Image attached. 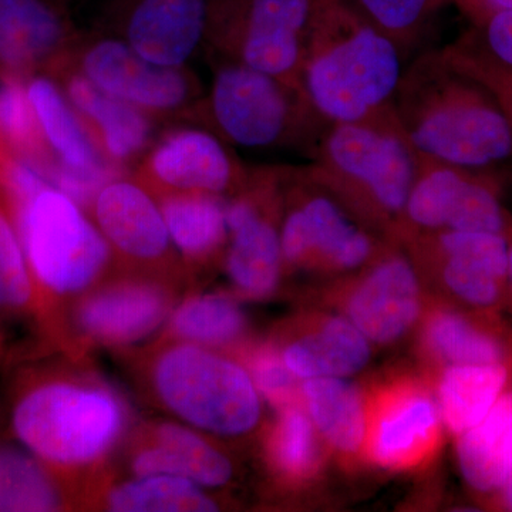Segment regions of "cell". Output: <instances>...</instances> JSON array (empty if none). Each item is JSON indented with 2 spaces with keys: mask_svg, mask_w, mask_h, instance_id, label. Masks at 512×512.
Instances as JSON below:
<instances>
[{
  "mask_svg": "<svg viewBox=\"0 0 512 512\" xmlns=\"http://www.w3.org/2000/svg\"><path fill=\"white\" fill-rule=\"evenodd\" d=\"M392 106L420 156L485 173L512 163V128L500 104L443 49L404 67Z\"/></svg>",
  "mask_w": 512,
  "mask_h": 512,
  "instance_id": "obj_1",
  "label": "cell"
},
{
  "mask_svg": "<svg viewBox=\"0 0 512 512\" xmlns=\"http://www.w3.org/2000/svg\"><path fill=\"white\" fill-rule=\"evenodd\" d=\"M404 57L355 0H316L303 55V93L328 123L372 119L392 107Z\"/></svg>",
  "mask_w": 512,
  "mask_h": 512,
  "instance_id": "obj_2",
  "label": "cell"
},
{
  "mask_svg": "<svg viewBox=\"0 0 512 512\" xmlns=\"http://www.w3.org/2000/svg\"><path fill=\"white\" fill-rule=\"evenodd\" d=\"M10 430L63 478L109 456L127 427L120 394L93 377L30 367L16 377Z\"/></svg>",
  "mask_w": 512,
  "mask_h": 512,
  "instance_id": "obj_3",
  "label": "cell"
},
{
  "mask_svg": "<svg viewBox=\"0 0 512 512\" xmlns=\"http://www.w3.org/2000/svg\"><path fill=\"white\" fill-rule=\"evenodd\" d=\"M309 157L315 174L353 210L380 224L403 220L420 157L393 106L372 119L330 123Z\"/></svg>",
  "mask_w": 512,
  "mask_h": 512,
  "instance_id": "obj_4",
  "label": "cell"
},
{
  "mask_svg": "<svg viewBox=\"0 0 512 512\" xmlns=\"http://www.w3.org/2000/svg\"><path fill=\"white\" fill-rule=\"evenodd\" d=\"M8 208L50 329H56V303L99 284L113 262V249L86 210L55 185Z\"/></svg>",
  "mask_w": 512,
  "mask_h": 512,
  "instance_id": "obj_5",
  "label": "cell"
},
{
  "mask_svg": "<svg viewBox=\"0 0 512 512\" xmlns=\"http://www.w3.org/2000/svg\"><path fill=\"white\" fill-rule=\"evenodd\" d=\"M150 383L158 402L188 426L244 436L261 419V397L244 366L214 349L178 342L154 357Z\"/></svg>",
  "mask_w": 512,
  "mask_h": 512,
  "instance_id": "obj_6",
  "label": "cell"
},
{
  "mask_svg": "<svg viewBox=\"0 0 512 512\" xmlns=\"http://www.w3.org/2000/svg\"><path fill=\"white\" fill-rule=\"evenodd\" d=\"M208 113L225 143L255 150L302 147L309 156L330 124L299 87L231 60L215 70Z\"/></svg>",
  "mask_w": 512,
  "mask_h": 512,
  "instance_id": "obj_7",
  "label": "cell"
},
{
  "mask_svg": "<svg viewBox=\"0 0 512 512\" xmlns=\"http://www.w3.org/2000/svg\"><path fill=\"white\" fill-rule=\"evenodd\" d=\"M316 0H220L210 45L231 60L301 86Z\"/></svg>",
  "mask_w": 512,
  "mask_h": 512,
  "instance_id": "obj_8",
  "label": "cell"
},
{
  "mask_svg": "<svg viewBox=\"0 0 512 512\" xmlns=\"http://www.w3.org/2000/svg\"><path fill=\"white\" fill-rule=\"evenodd\" d=\"M285 174L293 201L279 229L284 264L340 271L365 265L375 252L373 239L349 217L343 201L311 164Z\"/></svg>",
  "mask_w": 512,
  "mask_h": 512,
  "instance_id": "obj_9",
  "label": "cell"
},
{
  "mask_svg": "<svg viewBox=\"0 0 512 512\" xmlns=\"http://www.w3.org/2000/svg\"><path fill=\"white\" fill-rule=\"evenodd\" d=\"M400 227L420 232L480 231L507 235V214L494 173L420 156Z\"/></svg>",
  "mask_w": 512,
  "mask_h": 512,
  "instance_id": "obj_10",
  "label": "cell"
},
{
  "mask_svg": "<svg viewBox=\"0 0 512 512\" xmlns=\"http://www.w3.org/2000/svg\"><path fill=\"white\" fill-rule=\"evenodd\" d=\"M84 46L77 72L150 116L180 110L197 96V83L184 67L150 62L119 36H101Z\"/></svg>",
  "mask_w": 512,
  "mask_h": 512,
  "instance_id": "obj_11",
  "label": "cell"
},
{
  "mask_svg": "<svg viewBox=\"0 0 512 512\" xmlns=\"http://www.w3.org/2000/svg\"><path fill=\"white\" fill-rule=\"evenodd\" d=\"M220 0H114L111 6L120 39L150 62L184 67L210 42Z\"/></svg>",
  "mask_w": 512,
  "mask_h": 512,
  "instance_id": "obj_12",
  "label": "cell"
},
{
  "mask_svg": "<svg viewBox=\"0 0 512 512\" xmlns=\"http://www.w3.org/2000/svg\"><path fill=\"white\" fill-rule=\"evenodd\" d=\"M173 292L156 279H121L94 286L74 303L79 336L104 348H124L156 333L173 312Z\"/></svg>",
  "mask_w": 512,
  "mask_h": 512,
  "instance_id": "obj_13",
  "label": "cell"
},
{
  "mask_svg": "<svg viewBox=\"0 0 512 512\" xmlns=\"http://www.w3.org/2000/svg\"><path fill=\"white\" fill-rule=\"evenodd\" d=\"M252 185L227 204V271L238 292L264 299L278 288L284 265L279 229L266 208L276 188L275 171L252 175Z\"/></svg>",
  "mask_w": 512,
  "mask_h": 512,
  "instance_id": "obj_14",
  "label": "cell"
},
{
  "mask_svg": "<svg viewBox=\"0 0 512 512\" xmlns=\"http://www.w3.org/2000/svg\"><path fill=\"white\" fill-rule=\"evenodd\" d=\"M249 178L225 141L200 128H178L165 134L148 153L138 175L156 195L204 192L220 197L244 187Z\"/></svg>",
  "mask_w": 512,
  "mask_h": 512,
  "instance_id": "obj_15",
  "label": "cell"
},
{
  "mask_svg": "<svg viewBox=\"0 0 512 512\" xmlns=\"http://www.w3.org/2000/svg\"><path fill=\"white\" fill-rule=\"evenodd\" d=\"M90 211L114 254L138 265L170 261L175 248L160 202L138 178L116 177L104 184Z\"/></svg>",
  "mask_w": 512,
  "mask_h": 512,
  "instance_id": "obj_16",
  "label": "cell"
},
{
  "mask_svg": "<svg viewBox=\"0 0 512 512\" xmlns=\"http://www.w3.org/2000/svg\"><path fill=\"white\" fill-rule=\"evenodd\" d=\"M76 42L62 0H0V74L60 69Z\"/></svg>",
  "mask_w": 512,
  "mask_h": 512,
  "instance_id": "obj_17",
  "label": "cell"
},
{
  "mask_svg": "<svg viewBox=\"0 0 512 512\" xmlns=\"http://www.w3.org/2000/svg\"><path fill=\"white\" fill-rule=\"evenodd\" d=\"M420 232V231H419ZM419 247L436 256L444 284L471 305L497 302L508 276V241L480 231L420 232Z\"/></svg>",
  "mask_w": 512,
  "mask_h": 512,
  "instance_id": "obj_18",
  "label": "cell"
},
{
  "mask_svg": "<svg viewBox=\"0 0 512 512\" xmlns=\"http://www.w3.org/2000/svg\"><path fill=\"white\" fill-rule=\"evenodd\" d=\"M420 284L402 255L384 256L349 298V319L367 339L389 343L402 338L420 315Z\"/></svg>",
  "mask_w": 512,
  "mask_h": 512,
  "instance_id": "obj_19",
  "label": "cell"
},
{
  "mask_svg": "<svg viewBox=\"0 0 512 512\" xmlns=\"http://www.w3.org/2000/svg\"><path fill=\"white\" fill-rule=\"evenodd\" d=\"M134 477H183L204 488L231 481V461L197 431L175 423H158L130 460Z\"/></svg>",
  "mask_w": 512,
  "mask_h": 512,
  "instance_id": "obj_20",
  "label": "cell"
},
{
  "mask_svg": "<svg viewBox=\"0 0 512 512\" xmlns=\"http://www.w3.org/2000/svg\"><path fill=\"white\" fill-rule=\"evenodd\" d=\"M440 409L420 390H400L384 399L370 431V456L380 466L419 463L439 439Z\"/></svg>",
  "mask_w": 512,
  "mask_h": 512,
  "instance_id": "obj_21",
  "label": "cell"
},
{
  "mask_svg": "<svg viewBox=\"0 0 512 512\" xmlns=\"http://www.w3.org/2000/svg\"><path fill=\"white\" fill-rule=\"evenodd\" d=\"M62 89L110 164H124L147 147L150 114L101 92L83 74L66 72Z\"/></svg>",
  "mask_w": 512,
  "mask_h": 512,
  "instance_id": "obj_22",
  "label": "cell"
},
{
  "mask_svg": "<svg viewBox=\"0 0 512 512\" xmlns=\"http://www.w3.org/2000/svg\"><path fill=\"white\" fill-rule=\"evenodd\" d=\"M30 103L47 146L57 163L67 170L99 180L119 177L103 157L66 93L47 76L33 74L26 80Z\"/></svg>",
  "mask_w": 512,
  "mask_h": 512,
  "instance_id": "obj_23",
  "label": "cell"
},
{
  "mask_svg": "<svg viewBox=\"0 0 512 512\" xmlns=\"http://www.w3.org/2000/svg\"><path fill=\"white\" fill-rule=\"evenodd\" d=\"M282 357L298 379L348 377L369 362V339L352 320L333 316L318 329L289 343Z\"/></svg>",
  "mask_w": 512,
  "mask_h": 512,
  "instance_id": "obj_24",
  "label": "cell"
},
{
  "mask_svg": "<svg viewBox=\"0 0 512 512\" xmlns=\"http://www.w3.org/2000/svg\"><path fill=\"white\" fill-rule=\"evenodd\" d=\"M460 436L458 464L467 483L480 493L503 488L512 470V392L501 394L487 416Z\"/></svg>",
  "mask_w": 512,
  "mask_h": 512,
  "instance_id": "obj_25",
  "label": "cell"
},
{
  "mask_svg": "<svg viewBox=\"0 0 512 512\" xmlns=\"http://www.w3.org/2000/svg\"><path fill=\"white\" fill-rule=\"evenodd\" d=\"M156 197L174 248L184 259L204 262L224 247L228 239L227 204L220 195L165 192Z\"/></svg>",
  "mask_w": 512,
  "mask_h": 512,
  "instance_id": "obj_26",
  "label": "cell"
},
{
  "mask_svg": "<svg viewBox=\"0 0 512 512\" xmlns=\"http://www.w3.org/2000/svg\"><path fill=\"white\" fill-rule=\"evenodd\" d=\"M66 507L63 477L25 447L0 440V512H50Z\"/></svg>",
  "mask_w": 512,
  "mask_h": 512,
  "instance_id": "obj_27",
  "label": "cell"
},
{
  "mask_svg": "<svg viewBox=\"0 0 512 512\" xmlns=\"http://www.w3.org/2000/svg\"><path fill=\"white\" fill-rule=\"evenodd\" d=\"M302 397L313 426L343 453H356L366 439L362 394L343 377H315L302 384Z\"/></svg>",
  "mask_w": 512,
  "mask_h": 512,
  "instance_id": "obj_28",
  "label": "cell"
},
{
  "mask_svg": "<svg viewBox=\"0 0 512 512\" xmlns=\"http://www.w3.org/2000/svg\"><path fill=\"white\" fill-rule=\"evenodd\" d=\"M507 379L503 363L448 367L439 386L441 419L448 429L463 434L480 423L500 399Z\"/></svg>",
  "mask_w": 512,
  "mask_h": 512,
  "instance_id": "obj_29",
  "label": "cell"
},
{
  "mask_svg": "<svg viewBox=\"0 0 512 512\" xmlns=\"http://www.w3.org/2000/svg\"><path fill=\"white\" fill-rule=\"evenodd\" d=\"M35 323L49 332L42 296L30 272L18 229L8 205L0 195V328L2 323Z\"/></svg>",
  "mask_w": 512,
  "mask_h": 512,
  "instance_id": "obj_30",
  "label": "cell"
},
{
  "mask_svg": "<svg viewBox=\"0 0 512 512\" xmlns=\"http://www.w3.org/2000/svg\"><path fill=\"white\" fill-rule=\"evenodd\" d=\"M168 329L181 342L224 348L244 336L247 318L229 296L204 293L191 296L174 308L168 318Z\"/></svg>",
  "mask_w": 512,
  "mask_h": 512,
  "instance_id": "obj_31",
  "label": "cell"
},
{
  "mask_svg": "<svg viewBox=\"0 0 512 512\" xmlns=\"http://www.w3.org/2000/svg\"><path fill=\"white\" fill-rule=\"evenodd\" d=\"M107 510L114 512H210L218 505L201 485L183 477H136L111 488Z\"/></svg>",
  "mask_w": 512,
  "mask_h": 512,
  "instance_id": "obj_32",
  "label": "cell"
},
{
  "mask_svg": "<svg viewBox=\"0 0 512 512\" xmlns=\"http://www.w3.org/2000/svg\"><path fill=\"white\" fill-rule=\"evenodd\" d=\"M26 80L0 74V144L36 165L49 180L57 163L47 146L35 110L30 103Z\"/></svg>",
  "mask_w": 512,
  "mask_h": 512,
  "instance_id": "obj_33",
  "label": "cell"
},
{
  "mask_svg": "<svg viewBox=\"0 0 512 512\" xmlns=\"http://www.w3.org/2000/svg\"><path fill=\"white\" fill-rule=\"evenodd\" d=\"M426 340L431 350L451 365L503 363L501 343L460 313L444 311L431 316Z\"/></svg>",
  "mask_w": 512,
  "mask_h": 512,
  "instance_id": "obj_34",
  "label": "cell"
},
{
  "mask_svg": "<svg viewBox=\"0 0 512 512\" xmlns=\"http://www.w3.org/2000/svg\"><path fill=\"white\" fill-rule=\"evenodd\" d=\"M443 52L457 66L512 74V10L474 23Z\"/></svg>",
  "mask_w": 512,
  "mask_h": 512,
  "instance_id": "obj_35",
  "label": "cell"
},
{
  "mask_svg": "<svg viewBox=\"0 0 512 512\" xmlns=\"http://www.w3.org/2000/svg\"><path fill=\"white\" fill-rule=\"evenodd\" d=\"M311 417L295 404L281 409L269 440L276 470L289 478L308 477L318 466V447Z\"/></svg>",
  "mask_w": 512,
  "mask_h": 512,
  "instance_id": "obj_36",
  "label": "cell"
},
{
  "mask_svg": "<svg viewBox=\"0 0 512 512\" xmlns=\"http://www.w3.org/2000/svg\"><path fill=\"white\" fill-rule=\"evenodd\" d=\"M377 28L392 37L404 56L420 42L450 0H355Z\"/></svg>",
  "mask_w": 512,
  "mask_h": 512,
  "instance_id": "obj_37",
  "label": "cell"
},
{
  "mask_svg": "<svg viewBox=\"0 0 512 512\" xmlns=\"http://www.w3.org/2000/svg\"><path fill=\"white\" fill-rule=\"evenodd\" d=\"M248 366L256 389L265 399L281 409L292 406L295 402L298 377L285 365L282 353L279 355L272 348L256 350L249 359Z\"/></svg>",
  "mask_w": 512,
  "mask_h": 512,
  "instance_id": "obj_38",
  "label": "cell"
},
{
  "mask_svg": "<svg viewBox=\"0 0 512 512\" xmlns=\"http://www.w3.org/2000/svg\"><path fill=\"white\" fill-rule=\"evenodd\" d=\"M454 66L460 69L461 72L473 77L478 83L483 84L485 89L493 94L495 100L498 101L501 109H503L505 116H507L508 121H510L512 128V74L493 72V70L473 69V67L457 66V64H454Z\"/></svg>",
  "mask_w": 512,
  "mask_h": 512,
  "instance_id": "obj_39",
  "label": "cell"
},
{
  "mask_svg": "<svg viewBox=\"0 0 512 512\" xmlns=\"http://www.w3.org/2000/svg\"><path fill=\"white\" fill-rule=\"evenodd\" d=\"M470 20L471 25L483 22L497 13L511 12L512 0H450Z\"/></svg>",
  "mask_w": 512,
  "mask_h": 512,
  "instance_id": "obj_40",
  "label": "cell"
},
{
  "mask_svg": "<svg viewBox=\"0 0 512 512\" xmlns=\"http://www.w3.org/2000/svg\"><path fill=\"white\" fill-rule=\"evenodd\" d=\"M503 490L505 505H507L508 510L512 511V470L510 476L507 478V481H505Z\"/></svg>",
  "mask_w": 512,
  "mask_h": 512,
  "instance_id": "obj_41",
  "label": "cell"
},
{
  "mask_svg": "<svg viewBox=\"0 0 512 512\" xmlns=\"http://www.w3.org/2000/svg\"><path fill=\"white\" fill-rule=\"evenodd\" d=\"M508 276L512 279V241H508Z\"/></svg>",
  "mask_w": 512,
  "mask_h": 512,
  "instance_id": "obj_42",
  "label": "cell"
}]
</instances>
